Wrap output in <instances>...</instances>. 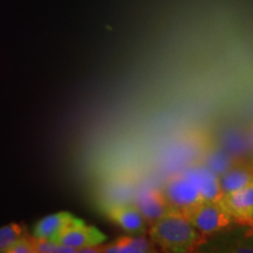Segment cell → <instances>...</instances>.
I'll list each match as a JSON object with an SVG mask.
<instances>
[{"instance_id": "obj_1", "label": "cell", "mask_w": 253, "mask_h": 253, "mask_svg": "<svg viewBox=\"0 0 253 253\" xmlns=\"http://www.w3.org/2000/svg\"><path fill=\"white\" fill-rule=\"evenodd\" d=\"M151 242L164 252H194L207 240V236L196 230L181 212L167 213L149 225Z\"/></svg>"}, {"instance_id": "obj_2", "label": "cell", "mask_w": 253, "mask_h": 253, "mask_svg": "<svg viewBox=\"0 0 253 253\" xmlns=\"http://www.w3.org/2000/svg\"><path fill=\"white\" fill-rule=\"evenodd\" d=\"M183 214L191 225L204 236L212 235L226 229L233 220L221 205L220 201L204 199L186 210Z\"/></svg>"}, {"instance_id": "obj_3", "label": "cell", "mask_w": 253, "mask_h": 253, "mask_svg": "<svg viewBox=\"0 0 253 253\" xmlns=\"http://www.w3.org/2000/svg\"><path fill=\"white\" fill-rule=\"evenodd\" d=\"M169 208L175 212L184 213L190 208L204 201L194 182L185 172L175 173L166 182L162 189Z\"/></svg>"}, {"instance_id": "obj_4", "label": "cell", "mask_w": 253, "mask_h": 253, "mask_svg": "<svg viewBox=\"0 0 253 253\" xmlns=\"http://www.w3.org/2000/svg\"><path fill=\"white\" fill-rule=\"evenodd\" d=\"M106 236L96 227L89 226L84 220L75 218L58 237L56 243L69 246L79 251L87 246H96L102 244Z\"/></svg>"}, {"instance_id": "obj_5", "label": "cell", "mask_w": 253, "mask_h": 253, "mask_svg": "<svg viewBox=\"0 0 253 253\" xmlns=\"http://www.w3.org/2000/svg\"><path fill=\"white\" fill-rule=\"evenodd\" d=\"M220 203L233 220L253 224V181L244 188L224 195Z\"/></svg>"}, {"instance_id": "obj_6", "label": "cell", "mask_w": 253, "mask_h": 253, "mask_svg": "<svg viewBox=\"0 0 253 253\" xmlns=\"http://www.w3.org/2000/svg\"><path fill=\"white\" fill-rule=\"evenodd\" d=\"M134 205L149 225L167 213L171 212L162 190L157 189L145 190L141 192L136 198Z\"/></svg>"}, {"instance_id": "obj_7", "label": "cell", "mask_w": 253, "mask_h": 253, "mask_svg": "<svg viewBox=\"0 0 253 253\" xmlns=\"http://www.w3.org/2000/svg\"><path fill=\"white\" fill-rule=\"evenodd\" d=\"M106 213L114 223L129 232L142 233L147 230L148 223L134 204H110L106 208Z\"/></svg>"}, {"instance_id": "obj_8", "label": "cell", "mask_w": 253, "mask_h": 253, "mask_svg": "<svg viewBox=\"0 0 253 253\" xmlns=\"http://www.w3.org/2000/svg\"><path fill=\"white\" fill-rule=\"evenodd\" d=\"M196 185L202 197L207 201H220L224 194L221 191L218 175L208 168H192L185 171Z\"/></svg>"}, {"instance_id": "obj_9", "label": "cell", "mask_w": 253, "mask_h": 253, "mask_svg": "<svg viewBox=\"0 0 253 253\" xmlns=\"http://www.w3.org/2000/svg\"><path fill=\"white\" fill-rule=\"evenodd\" d=\"M74 219L75 217L68 212L50 214V216L42 218L36 224L33 229V237L56 242L62 231Z\"/></svg>"}, {"instance_id": "obj_10", "label": "cell", "mask_w": 253, "mask_h": 253, "mask_svg": "<svg viewBox=\"0 0 253 253\" xmlns=\"http://www.w3.org/2000/svg\"><path fill=\"white\" fill-rule=\"evenodd\" d=\"M218 181L224 195L244 188L253 181V169L232 168L218 175Z\"/></svg>"}, {"instance_id": "obj_11", "label": "cell", "mask_w": 253, "mask_h": 253, "mask_svg": "<svg viewBox=\"0 0 253 253\" xmlns=\"http://www.w3.org/2000/svg\"><path fill=\"white\" fill-rule=\"evenodd\" d=\"M101 252L107 253H145L154 252L153 245L143 237H121L109 245H100Z\"/></svg>"}, {"instance_id": "obj_12", "label": "cell", "mask_w": 253, "mask_h": 253, "mask_svg": "<svg viewBox=\"0 0 253 253\" xmlns=\"http://www.w3.org/2000/svg\"><path fill=\"white\" fill-rule=\"evenodd\" d=\"M26 229L21 224H11L0 229V252H7V250L21 237L26 236Z\"/></svg>"}, {"instance_id": "obj_13", "label": "cell", "mask_w": 253, "mask_h": 253, "mask_svg": "<svg viewBox=\"0 0 253 253\" xmlns=\"http://www.w3.org/2000/svg\"><path fill=\"white\" fill-rule=\"evenodd\" d=\"M7 252L11 253H34L33 246V237L24 236L20 239L17 240L13 245L7 250Z\"/></svg>"}, {"instance_id": "obj_14", "label": "cell", "mask_w": 253, "mask_h": 253, "mask_svg": "<svg viewBox=\"0 0 253 253\" xmlns=\"http://www.w3.org/2000/svg\"><path fill=\"white\" fill-rule=\"evenodd\" d=\"M252 143H253V136H252Z\"/></svg>"}]
</instances>
